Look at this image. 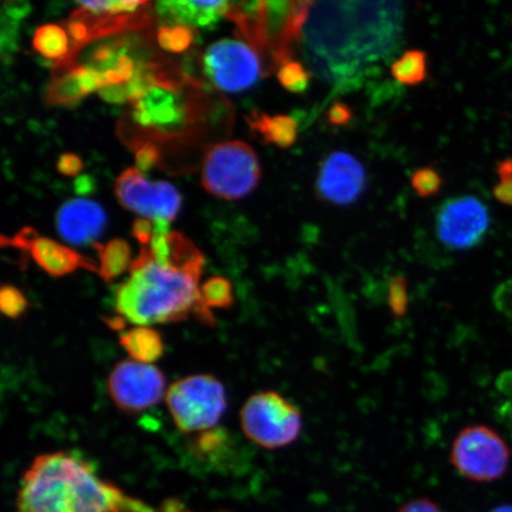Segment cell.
I'll return each mask as SVG.
<instances>
[{
  "mask_svg": "<svg viewBox=\"0 0 512 512\" xmlns=\"http://www.w3.org/2000/svg\"><path fill=\"white\" fill-rule=\"evenodd\" d=\"M403 17L399 3L313 2L304 29L307 55L325 78L350 82L398 47Z\"/></svg>",
  "mask_w": 512,
  "mask_h": 512,
  "instance_id": "6da1fadb",
  "label": "cell"
},
{
  "mask_svg": "<svg viewBox=\"0 0 512 512\" xmlns=\"http://www.w3.org/2000/svg\"><path fill=\"white\" fill-rule=\"evenodd\" d=\"M169 252L159 262L144 246L131 262L130 278L117 288L115 310L138 326L176 323L194 316L213 326L215 318L203 303L200 278L204 258L181 233L168 235Z\"/></svg>",
  "mask_w": 512,
  "mask_h": 512,
  "instance_id": "7a4b0ae2",
  "label": "cell"
},
{
  "mask_svg": "<svg viewBox=\"0 0 512 512\" xmlns=\"http://www.w3.org/2000/svg\"><path fill=\"white\" fill-rule=\"evenodd\" d=\"M16 512H157L102 480L76 454L54 452L35 458L24 473Z\"/></svg>",
  "mask_w": 512,
  "mask_h": 512,
  "instance_id": "3957f363",
  "label": "cell"
},
{
  "mask_svg": "<svg viewBox=\"0 0 512 512\" xmlns=\"http://www.w3.org/2000/svg\"><path fill=\"white\" fill-rule=\"evenodd\" d=\"M312 2H236L229 19L270 72L291 61L293 48L310 17Z\"/></svg>",
  "mask_w": 512,
  "mask_h": 512,
  "instance_id": "277c9868",
  "label": "cell"
},
{
  "mask_svg": "<svg viewBox=\"0 0 512 512\" xmlns=\"http://www.w3.org/2000/svg\"><path fill=\"white\" fill-rule=\"evenodd\" d=\"M260 176L258 156L241 140L213 145L203 158V188L223 200L248 196L258 187Z\"/></svg>",
  "mask_w": 512,
  "mask_h": 512,
  "instance_id": "5b68a950",
  "label": "cell"
},
{
  "mask_svg": "<svg viewBox=\"0 0 512 512\" xmlns=\"http://www.w3.org/2000/svg\"><path fill=\"white\" fill-rule=\"evenodd\" d=\"M246 437L267 450H278L297 441L303 431L300 409L274 390L251 396L241 409Z\"/></svg>",
  "mask_w": 512,
  "mask_h": 512,
  "instance_id": "8992f818",
  "label": "cell"
},
{
  "mask_svg": "<svg viewBox=\"0 0 512 512\" xmlns=\"http://www.w3.org/2000/svg\"><path fill=\"white\" fill-rule=\"evenodd\" d=\"M165 399L178 430L187 434L213 430L227 409L223 384L211 375L172 383Z\"/></svg>",
  "mask_w": 512,
  "mask_h": 512,
  "instance_id": "52a82bcc",
  "label": "cell"
},
{
  "mask_svg": "<svg viewBox=\"0 0 512 512\" xmlns=\"http://www.w3.org/2000/svg\"><path fill=\"white\" fill-rule=\"evenodd\" d=\"M510 450L504 439L484 425L467 426L454 439L450 460L466 479L478 483L495 482L507 473Z\"/></svg>",
  "mask_w": 512,
  "mask_h": 512,
  "instance_id": "ba28073f",
  "label": "cell"
},
{
  "mask_svg": "<svg viewBox=\"0 0 512 512\" xmlns=\"http://www.w3.org/2000/svg\"><path fill=\"white\" fill-rule=\"evenodd\" d=\"M204 72L224 92L246 91L265 74L264 62L247 42L224 38L208 47L203 56Z\"/></svg>",
  "mask_w": 512,
  "mask_h": 512,
  "instance_id": "9c48e42d",
  "label": "cell"
},
{
  "mask_svg": "<svg viewBox=\"0 0 512 512\" xmlns=\"http://www.w3.org/2000/svg\"><path fill=\"white\" fill-rule=\"evenodd\" d=\"M108 392L121 411L140 413L163 399L165 376L152 364L133 360L121 361L108 376Z\"/></svg>",
  "mask_w": 512,
  "mask_h": 512,
  "instance_id": "30bf717a",
  "label": "cell"
},
{
  "mask_svg": "<svg viewBox=\"0 0 512 512\" xmlns=\"http://www.w3.org/2000/svg\"><path fill=\"white\" fill-rule=\"evenodd\" d=\"M115 196L124 208L155 220L174 221L182 206V196L168 182L150 183L137 168L121 172L114 184Z\"/></svg>",
  "mask_w": 512,
  "mask_h": 512,
  "instance_id": "8fae6325",
  "label": "cell"
},
{
  "mask_svg": "<svg viewBox=\"0 0 512 512\" xmlns=\"http://www.w3.org/2000/svg\"><path fill=\"white\" fill-rule=\"evenodd\" d=\"M490 223L489 209L479 198H451L438 211L437 234L448 248L470 249L484 240Z\"/></svg>",
  "mask_w": 512,
  "mask_h": 512,
  "instance_id": "7c38bea8",
  "label": "cell"
},
{
  "mask_svg": "<svg viewBox=\"0 0 512 512\" xmlns=\"http://www.w3.org/2000/svg\"><path fill=\"white\" fill-rule=\"evenodd\" d=\"M366 187V169L350 153L332 152L320 164L315 185L320 200L334 206H349L362 196Z\"/></svg>",
  "mask_w": 512,
  "mask_h": 512,
  "instance_id": "4fadbf2b",
  "label": "cell"
},
{
  "mask_svg": "<svg viewBox=\"0 0 512 512\" xmlns=\"http://www.w3.org/2000/svg\"><path fill=\"white\" fill-rule=\"evenodd\" d=\"M131 104L134 123L158 132L176 131L188 117L177 87L159 74H155L151 85Z\"/></svg>",
  "mask_w": 512,
  "mask_h": 512,
  "instance_id": "5bb4252c",
  "label": "cell"
},
{
  "mask_svg": "<svg viewBox=\"0 0 512 512\" xmlns=\"http://www.w3.org/2000/svg\"><path fill=\"white\" fill-rule=\"evenodd\" d=\"M10 240L9 245L28 249L36 264L53 277H63L80 268L98 274V265L94 262L59 242L41 238L32 228L22 229Z\"/></svg>",
  "mask_w": 512,
  "mask_h": 512,
  "instance_id": "9a60e30c",
  "label": "cell"
},
{
  "mask_svg": "<svg viewBox=\"0 0 512 512\" xmlns=\"http://www.w3.org/2000/svg\"><path fill=\"white\" fill-rule=\"evenodd\" d=\"M56 222L62 239L70 245L93 246L104 233L107 217L100 204L78 198L63 204Z\"/></svg>",
  "mask_w": 512,
  "mask_h": 512,
  "instance_id": "2e32d148",
  "label": "cell"
},
{
  "mask_svg": "<svg viewBox=\"0 0 512 512\" xmlns=\"http://www.w3.org/2000/svg\"><path fill=\"white\" fill-rule=\"evenodd\" d=\"M230 2H187L169 0L157 3V12L166 22L185 27L211 28L226 16Z\"/></svg>",
  "mask_w": 512,
  "mask_h": 512,
  "instance_id": "e0dca14e",
  "label": "cell"
},
{
  "mask_svg": "<svg viewBox=\"0 0 512 512\" xmlns=\"http://www.w3.org/2000/svg\"><path fill=\"white\" fill-rule=\"evenodd\" d=\"M247 123L251 130L258 133L266 144H273L280 147V149H288L297 142V121L290 115H270L253 111L248 115Z\"/></svg>",
  "mask_w": 512,
  "mask_h": 512,
  "instance_id": "ac0fdd59",
  "label": "cell"
},
{
  "mask_svg": "<svg viewBox=\"0 0 512 512\" xmlns=\"http://www.w3.org/2000/svg\"><path fill=\"white\" fill-rule=\"evenodd\" d=\"M120 344L133 361L151 364L163 356L162 336L150 326H137L120 335Z\"/></svg>",
  "mask_w": 512,
  "mask_h": 512,
  "instance_id": "d6986e66",
  "label": "cell"
},
{
  "mask_svg": "<svg viewBox=\"0 0 512 512\" xmlns=\"http://www.w3.org/2000/svg\"><path fill=\"white\" fill-rule=\"evenodd\" d=\"M93 247L99 254L98 275L107 283H111L131 266V248L125 240L114 239L106 245L95 242Z\"/></svg>",
  "mask_w": 512,
  "mask_h": 512,
  "instance_id": "ffe728a7",
  "label": "cell"
},
{
  "mask_svg": "<svg viewBox=\"0 0 512 512\" xmlns=\"http://www.w3.org/2000/svg\"><path fill=\"white\" fill-rule=\"evenodd\" d=\"M189 446L192 456L201 462L220 463L232 450L234 444L226 430L215 427L213 430L195 435L190 440Z\"/></svg>",
  "mask_w": 512,
  "mask_h": 512,
  "instance_id": "44dd1931",
  "label": "cell"
},
{
  "mask_svg": "<svg viewBox=\"0 0 512 512\" xmlns=\"http://www.w3.org/2000/svg\"><path fill=\"white\" fill-rule=\"evenodd\" d=\"M32 47L48 60H66L72 49L68 32L57 24L37 28L32 37Z\"/></svg>",
  "mask_w": 512,
  "mask_h": 512,
  "instance_id": "7402d4cb",
  "label": "cell"
},
{
  "mask_svg": "<svg viewBox=\"0 0 512 512\" xmlns=\"http://www.w3.org/2000/svg\"><path fill=\"white\" fill-rule=\"evenodd\" d=\"M390 74L403 86H418L428 78V57L419 49L407 50L390 66Z\"/></svg>",
  "mask_w": 512,
  "mask_h": 512,
  "instance_id": "603a6c76",
  "label": "cell"
},
{
  "mask_svg": "<svg viewBox=\"0 0 512 512\" xmlns=\"http://www.w3.org/2000/svg\"><path fill=\"white\" fill-rule=\"evenodd\" d=\"M66 72L54 76L47 89V102L55 106H75L85 98L75 66L64 69Z\"/></svg>",
  "mask_w": 512,
  "mask_h": 512,
  "instance_id": "cb8c5ba5",
  "label": "cell"
},
{
  "mask_svg": "<svg viewBox=\"0 0 512 512\" xmlns=\"http://www.w3.org/2000/svg\"><path fill=\"white\" fill-rule=\"evenodd\" d=\"M277 79L287 92L304 94L311 86L312 73L303 63L291 60L278 69Z\"/></svg>",
  "mask_w": 512,
  "mask_h": 512,
  "instance_id": "d4e9b609",
  "label": "cell"
},
{
  "mask_svg": "<svg viewBox=\"0 0 512 512\" xmlns=\"http://www.w3.org/2000/svg\"><path fill=\"white\" fill-rule=\"evenodd\" d=\"M201 296L203 303L209 309L219 307V309H228L234 302L232 285L226 278L213 277L201 286Z\"/></svg>",
  "mask_w": 512,
  "mask_h": 512,
  "instance_id": "484cf974",
  "label": "cell"
},
{
  "mask_svg": "<svg viewBox=\"0 0 512 512\" xmlns=\"http://www.w3.org/2000/svg\"><path fill=\"white\" fill-rule=\"evenodd\" d=\"M159 46L170 53H183L195 41V32L185 25H168L158 30Z\"/></svg>",
  "mask_w": 512,
  "mask_h": 512,
  "instance_id": "4316f807",
  "label": "cell"
},
{
  "mask_svg": "<svg viewBox=\"0 0 512 512\" xmlns=\"http://www.w3.org/2000/svg\"><path fill=\"white\" fill-rule=\"evenodd\" d=\"M125 50L126 49L121 51L111 68L102 72L105 87L126 85V83L130 82L133 76L136 75L138 67L132 57L125 53Z\"/></svg>",
  "mask_w": 512,
  "mask_h": 512,
  "instance_id": "83f0119b",
  "label": "cell"
},
{
  "mask_svg": "<svg viewBox=\"0 0 512 512\" xmlns=\"http://www.w3.org/2000/svg\"><path fill=\"white\" fill-rule=\"evenodd\" d=\"M412 187L421 198H430L438 195L443 188V178L431 166L414 171L411 178Z\"/></svg>",
  "mask_w": 512,
  "mask_h": 512,
  "instance_id": "f1b7e54d",
  "label": "cell"
},
{
  "mask_svg": "<svg viewBox=\"0 0 512 512\" xmlns=\"http://www.w3.org/2000/svg\"><path fill=\"white\" fill-rule=\"evenodd\" d=\"M388 304L390 311L396 318L407 315L409 296L408 283L402 275H393L388 281Z\"/></svg>",
  "mask_w": 512,
  "mask_h": 512,
  "instance_id": "f546056e",
  "label": "cell"
},
{
  "mask_svg": "<svg viewBox=\"0 0 512 512\" xmlns=\"http://www.w3.org/2000/svg\"><path fill=\"white\" fill-rule=\"evenodd\" d=\"M28 300L24 294L12 285H5L0 291V309L5 316L16 319L28 309Z\"/></svg>",
  "mask_w": 512,
  "mask_h": 512,
  "instance_id": "4dcf8cb0",
  "label": "cell"
},
{
  "mask_svg": "<svg viewBox=\"0 0 512 512\" xmlns=\"http://www.w3.org/2000/svg\"><path fill=\"white\" fill-rule=\"evenodd\" d=\"M499 183L495 185L492 194L498 202L512 207V159H503L496 165Z\"/></svg>",
  "mask_w": 512,
  "mask_h": 512,
  "instance_id": "1f68e13d",
  "label": "cell"
},
{
  "mask_svg": "<svg viewBox=\"0 0 512 512\" xmlns=\"http://www.w3.org/2000/svg\"><path fill=\"white\" fill-rule=\"evenodd\" d=\"M160 162L158 147L150 142L140 145L136 151V165L140 172H149Z\"/></svg>",
  "mask_w": 512,
  "mask_h": 512,
  "instance_id": "d6a6232c",
  "label": "cell"
},
{
  "mask_svg": "<svg viewBox=\"0 0 512 512\" xmlns=\"http://www.w3.org/2000/svg\"><path fill=\"white\" fill-rule=\"evenodd\" d=\"M354 119V111L344 102H335L326 112V120L332 126L343 127L348 126Z\"/></svg>",
  "mask_w": 512,
  "mask_h": 512,
  "instance_id": "836d02e7",
  "label": "cell"
},
{
  "mask_svg": "<svg viewBox=\"0 0 512 512\" xmlns=\"http://www.w3.org/2000/svg\"><path fill=\"white\" fill-rule=\"evenodd\" d=\"M57 171L64 176H78L83 169V162L74 153H63L57 160Z\"/></svg>",
  "mask_w": 512,
  "mask_h": 512,
  "instance_id": "e575fe53",
  "label": "cell"
},
{
  "mask_svg": "<svg viewBox=\"0 0 512 512\" xmlns=\"http://www.w3.org/2000/svg\"><path fill=\"white\" fill-rule=\"evenodd\" d=\"M132 234L143 246L150 245L153 236H155L153 221L139 217L133 222Z\"/></svg>",
  "mask_w": 512,
  "mask_h": 512,
  "instance_id": "d590c367",
  "label": "cell"
},
{
  "mask_svg": "<svg viewBox=\"0 0 512 512\" xmlns=\"http://www.w3.org/2000/svg\"><path fill=\"white\" fill-rule=\"evenodd\" d=\"M30 12L31 5L22 2V0H12V2H6L3 6V16L17 23L27 17Z\"/></svg>",
  "mask_w": 512,
  "mask_h": 512,
  "instance_id": "8d00e7d4",
  "label": "cell"
},
{
  "mask_svg": "<svg viewBox=\"0 0 512 512\" xmlns=\"http://www.w3.org/2000/svg\"><path fill=\"white\" fill-rule=\"evenodd\" d=\"M396 512H444L440 509L438 504H435L431 499L418 498L413 499L402 505Z\"/></svg>",
  "mask_w": 512,
  "mask_h": 512,
  "instance_id": "74e56055",
  "label": "cell"
},
{
  "mask_svg": "<svg viewBox=\"0 0 512 512\" xmlns=\"http://www.w3.org/2000/svg\"><path fill=\"white\" fill-rule=\"evenodd\" d=\"M99 94L108 104L120 105L128 101L125 85L104 87L100 89Z\"/></svg>",
  "mask_w": 512,
  "mask_h": 512,
  "instance_id": "f35d334b",
  "label": "cell"
},
{
  "mask_svg": "<svg viewBox=\"0 0 512 512\" xmlns=\"http://www.w3.org/2000/svg\"><path fill=\"white\" fill-rule=\"evenodd\" d=\"M95 190V179L89 175H82L75 179L74 191L76 195H91Z\"/></svg>",
  "mask_w": 512,
  "mask_h": 512,
  "instance_id": "ab89813d",
  "label": "cell"
},
{
  "mask_svg": "<svg viewBox=\"0 0 512 512\" xmlns=\"http://www.w3.org/2000/svg\"><path fill=\"white\" fill-rule=\"evenodd\" d=\"M153 226H155V235H169L170 232V221L157 217L153 220Z\"/></svg>",
  "mask_w": 512,
  "mask_h": 512,
  "instance_id": "60d3db41",
  "label": "cell"
},
{
  "mask_svg": "<svg viewBox=\"0 0 512 512\" xmlns=\"http://www.w3.org/2000/svg\"><path fill=\"white\" fill-rule=\"evenodd\" d=\"M163 512H190L183 509L181 503L169 502L163 505Z\"/></svg>",
  "mask_w": 512,
  "mask_h": 512,
  "instance_id": "b9f144b4",
  "label": "cell"
},
{
  "mask_svg": "<svg viewBox=\"0 0 512 512\" xmlns=\"http://www.w3.org/2000/svg\"><path fill=\"white\" fill-rule=\"evenodd\" d=\"M491 512H512V504L501 505V507H497Z\"/></svg>",
  "mask_w": 512,
  "mask_h": 512,
  "instance_id": "7bdbcfd3",
  "label": "cell"
}]
</instances>
